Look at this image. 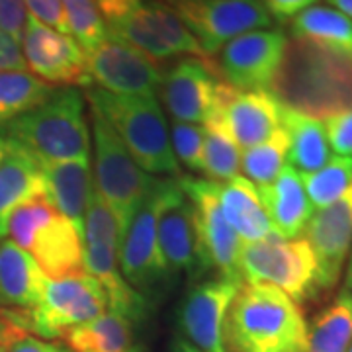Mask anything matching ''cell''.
Instances as JSON below:
<instances>
[{
  "label": "cell",
  "mask_w": 352,
  "mask_h": 352,
  "mask_svg": "<svg viewBox=\"0 0 352 352\" xmlns=\"http://www.w3.org/2000/svg\"><path fill=\"white\" fill-rule=\"evenodd\" d=\"M241 284L226 278H210L194 284L184 296L178 314L182 339L201 352H227L223 321Z\"/></svg>",
  "instance_id": "19"
},
{
  "label": "cell",
  "mask_w": 352,
  "mask_h": 352,
  "mask_svg": "<svg viewBox=\"0 0 352 352\" xmlns=\"http://www.w3.org/2000/svg\"><path fill=\"white\" fill-rule=\"evenodd\" d=\"M239 266L247 282L282 289L298 305L317 292V263L305 239H284L272 233L254 243H243Z\"/></svg>",
  "instance_id": "10"
},
{
  "label": "cell",
  "mask_w": 352,
  "mask_h": 352,
  "mask_svg": "<svg viewBox=\"0 0 352 352\" xmlns=\"http://www.w3.org/2000/svg\"><path fill=\"white\" fill-rule=\"evenodd\" d=\"M41 176L43 196L59 214L75 226L78 235L82 237L88 198L92 190L90 159L41 164Z\"/></svg>",
  "instance_id": "24"
},
{
  "label": "cell",
  "mask_w": 352,
  "mask_h": 352,
  "mask_svg": "<svg viewBox=\"0 0 352 352\" xmlns=\"http://www.w3.org/2000/svg\"><path fill=\"white\" fill-rule=\"evenodd\" d=\"M141 0H94L96 8L100 10L102 18L108 22H116L129 14Z\"/></svg>",
  "instance_id": "43"
},
{
  "label": "cell",
  "mask_w": 352,
  "mask_h": 352,
  "mask_svg": "<svg viewBox=\"0 0 352 352\" xmlns=\"http://www.w3.org/2000/svg\"><path fill=\"white\" fill-rule=\"evenodd\" d=\"M157 243L163 256L164 268L170 280L180 276L196 278V233L192 206L180 188L178 178L161 180V206L157 212Z\"/></svg>",
  "instance_id": "18"
},
{
  "label": "cell",
  "mask_w": 352,
  "mask_h": 352,
  "mask_svg": "<svg viewBox=\"0 0 352 352\" xmlns=\"http://www.w3.org/2000/svg\"><path fill=\"white\" fill-rule=\"evenodd\" d=\"M90 126L94 139V188L108 204L120 227V237L126 233L138 208L149 198L159 178L145 173L129 155L122 139L106 124L96 110L90 108Z\"/></svg>",
  "instance_id": "7"
},
{
  "label": "cell",
  "mask_w": 352,
  "mask_h": 352,
  "mask_svg": "<svg viewBox=\"0 0 352 352\" xmlns=\"http://www.w3.org/2000/svg\"><path fill=\"white\" fill-rule=\"evenodd\" d=\"M217 198L227 223L243 243H254L274 233L258 190L245 176L217 182Z\"/></svg>",
  "instance_id": "26"
},
{
  "label": "cell",
  "mask_w": 352,
  "mask_h": 352,
  "mask_svg": "<svg viewBox=\"0 0 352 352\" xmlns=\"http://www.w3.org/2000/svg\"><path fill=\"white\" fill-rule=\"evenodd\" d=\"M120 227L108 204L92 186L88 198L85 231H82V263L85 272L106 289L108 307L129 317L133 323L149 314V300L133 289L120 272Z\"/></svg>",
  "instance_id": "6"
},
{
  "label": "cell",
  "mask_w": 352,
  "mask_h": 352,
  "mask_svg": "<svg viewBox=\"0 0 352 352\" xmlns=\"http://www.w3.org/2000/svg\"><path fill=\"white\" fill-rule=\"evenodd\" d=\"M2 129L24 145L39 164L90 159L85 94L78 88H55L43 104Z\"/></svg>",
  "instance_id": "4"
},
{
  "label": "cell",
  "mask_w": 352,
  "mask_h": 352,
  "mask_svg": "<svg viewBox=\"0 0 352 352\" xmlns=\"http://www.w3.org/2000/svg\"><path fill=\"white\" fill-rule=\"evenodd\" d=\"M227 352H307L302 307L282 289L245 282L223 321Z\"/></svg>",
  "instance_id": "2"
},
{
  "label": "cell",
  "mask_w": 352,
  "mask_h": 352,
  "mask_svg": "<svg viewBox=\"0 0 352 352\" xmlns=\"http://www.w3.org/2000/svg\"><path fill=\"white\" fill-rule=\"evenodd\" d=\"M210 120L226 127L239 149H251L282 127V106L268 90H239L221 78Z\"/></svg>",
  "instance_id": "15"
},
{
  "label": "cell",
  "mask_w": 352,
  "mask_h": 352,
  "mask_svg": "<svg viewBox=\"0 0 352 352\" xmlns=\"http://www.w3.org/2000/svg\"><path fill=\"white\" fill-rule=\"evenodd\" d=\"M292 38H303L352 55V20L333 6H309L292 18Z\"/></svg>",
  "instance_id": "30"
},
{
  "label": "cell",
  "mask_w": 352,
  "mask_h": 352,
  "mask_svg": "<svg viewBox=\"0 0 352 352\" xmlns=\"http://www.w3.org/2000/svg\"><path fill=\"white\" fill-rule=\"evenodd\" d=\"M108 309V296L88 274L47 278L39 302L32 309H8L6 315L24 333H36L39 339H59L71 329L87 323Z\"/></svg>",
  "instance_id": "8"
},
{
  "label": "cell",
  "mask_w": 352,
  "mask_h": 352,
  "mask_svg": "<svg viewBox=\"0 0 352 352\" xmlns=\"http://www.w3.org/2000/svg\"><path fill=\"white\" fill-rule=\"evenodd\" d=\"M87 67L92 82L113 94L155 96L163 80V73L147 55L110 34L88 53Z\"/></svg>",
  "instance_id": "17"
},
{
  "label": "cell",
  "mask_w": 352,
  "mask_h": 352,
  "mask_svg": "<svg viewBox=\"0 0 352 352\" xmlns=\"http://www.w3.org/2000/svg\"><path fill=\"white\" fill-rule=\"evenodd\" d=\"M349 352H352V344H351V346H349Z\"/></svg>",
  "instance_id": "49"
},
{
  "label": "cell",
  "mask_w": 352,
  "mask_h": 352,
  "mask_svg": "<svg viewBox=\"0 0 352 352\" xmlns=\"http://www.w3.org/2000/svg\"><path fill=\"white\" fill-rule=\"evenodd\" d=\"M266 12L270 14L272 20L278 22H288L292 18H296L298 14L314 6L315 0H261Z\"/></svg>",
  "instance_id": "42"
},
{
  "label": "cell",
  "mask_w": 352,
  "mask_h": 352,
  "mask_svg": "<svg viewBox=\"0 0 352 352\" xmlns=\"http://www.w3.org/2000/svg\"><path fill=\"white\" fill-rule=\"evenodd\" d=\"M344 289L352 292V249L349 256V266H346V276H344Z\"/></svg>",
  "instance_id": "47"
},
{
  "label": "cell",
  "mask_w": 352,
  "mask_h": 352,
  "mask_svg": "<svg viewBox=\"0 0 352 352\" xmlns=\"http://www.w3.org/2000/svg\"><path fill=\"white\" fill-rule=\"evenodd\" d=\"M71 36L88 55L108 38V25L94 0H61Z\"/></svg>",
  "instance_id": "35"
},
{
  "label": "cell",
  "mask_w": 352,
  "mask_h": 352,
  "mask_svg": "<svg viewBox=\"0 0 352 352\" xmlns=\"http://www.w3.org/2000/svg\"><path fill=\"white\" fill-rule=\"evenodd\" d=\"M288 147V131L284 127H278L266 141L251 149H245L241 155V168L247 175V180L252 182L256 188L272 184L280 175V170L286 166Z\"/></svg>",
  "instance_id": "32"
},
{
  "label": "cell",
  "mask_w": 352,
  "mask_h": 352,
  "mask_svg": "<svg viewBox=\"0 0 352 352\" xmlns=\"http://www.w3.org/2000/svg\"><path fill=\"white\" fill-rule=\"evenodd\" d=\"M302 182L311 206L325 208L352 188V157H331L319 170L302 175Z\"/></svg>",
  "instance_id": "34"
},
{
  "label": "cell",
  "mask_w": 352,
  "mask_h": 352,
  "mask_svg": "<svg viewBox=\"0 0 352 352\" xmlns=\"http://www.w3.org/2000/svg\"><path fill=\"white\" fill-rule=\"evenodd\" d=\"M127 352H145V351H143V346H141V344H133V346H131Z\"/></svg>",
  "instance_id": "48"
},
{
  "label": "cell",
  "mask_w": 352,
  "mask_h": 352,
  "mask_svg": "<svg viewBox=\"0 0 352 352\" xmlns=\"http://www.w3.org/2000/svg\"><path fill=\"white\" fill-rule=\"evenodd\" d=\"M282 127L288 131L289 166L300 175H311L331 159L325 127L319 120L292 112L282 106Z\"/></svg>",
  "instance_id": "27"
},
{
  "label": "cell",
  "mask_w": 352,
  "mask_h": 352,
  "mask_svg": "<svg viewBox=\"0 0 352 352\" xmlns=\"http://www.w3.org/2000/svg\"><path fill=\"white\" fill-rule=\"evenodd\" d=\"M329 147L339 157H352V110L337 113L325 120Z\"/></svg>",
  "instance_id": "37"
},
{
  "label": "cell",
  "mask_w": 352,
  "mask_h": 352,
  "mask_svg": "<svg viewBox=\"0 0 352 352\" xmlns=\"http://www.w3.org/2000/svg\"><path fill=\"white\" fill-rule=\"evenodd\" d=\"M24 4L28 14L34 16L41 24L50 25L65 36H71L67 20H65L61 0H24Z\"/></svg>",
  "instance_id": "39"
},
{
  "label": "cell",
  "mask_w": 352,
  "mask_h": 352,
  "mask_svg": "<svg viewBox=\"0 0 352 352\" xmlns=\"http://www.w3.org/2000/svg\"><path fill=\"white\" fill-rule=\"evenodd\" d=\"M352 344V292L342 289L337 300L307 325V352H349Z\"/></svg>",
  "instance_id": "29"
},
{
  "label": "cell",
  "mask_w": 352,
  "mask_h": 352,
  "mask_svg": "<svg viewBox=\"0 0 352 352\" xmlns=\"http://www.w3.org/2000/svg\"><path fill=\"white\" fill-rule=\"evenodd\" d=\"M201 157V175L210 176L214 182H229L241 170V149L226 127L215 120H208Z\"/></svg>",
  "instance_id": "33"
},
{
  "label": "cell",
  "mask_w": 352,
  "mask_h": 352,
  "mask_svg": "<svg viewBox=\"0 0 352 352\" xmlns=\"http://www.w3.org/2000/svg\"><path fill=\"white\" fill-rule=\"evenodd\" d=\"M20 41L32 75L55 88H92L87 55L73 36H65L28 14Z\"/></svg>",
  "instance_id": "14"
},
{
  "label": "cell",
  "mask_w": 352,
  "mask_h": 352,
  "mask_svg": "<svg viewBox=\"0 0 352 352\" xmlns=\"http://www.w3.org/2000/svg\"><path fill=\"white\" fill-rule=\"evenodd\" d=\"M45 274L12 239L0 241V307L32 309L41 298Z\"/></svg>",
  "instance_id": "25"
},
{
  "label": "cell",
  "mask_w": 352,
  "mask_h": 352,
  "mask_svg": "<svg viewBox=\"0 0 352 352\" xmlns=\"http://www.w3.org/2000/svg\"><path fill=\"white\" fill-rule=\"evenodd\" d=\"M0 71H28L22 43L0 28Z\"/></svg>",
  "instance_id": "41"
},
{
  "label": "cell",
  "mask_w": 352,
  "mask_h": 352,
  "mask_svg": "<svg viewBox=\"0 0 352 352\" xmlns=\"http://www.w3.org/2000/svg\"><path fill=\"white\" fill-rule=\"evenodd\" d=\"M55 87L30 71H0V127L50 98Z\"/></svg>",
  "instance_id": "31"
},
{
  "label": "cell",
  "mask_w": 352,
  "mask_h": 352,
  "mask_svg": "<svg viewBox=\"0 0 352 352\" xmlns=\"http://www.w3.org/2000/svg\"><path fill=\"white\" fill-rule=\"evenodd\" d=\"M161 206V180L138 208L120 241V272L133 289L149 300L173 286L157 243V212Z\"/></svg>",
  "instance_id": "13"
},
{
  "label": "cell",
  "mask_w": 352,
  "mask_h": 352,
  "mask_svg": "<svg viewBox=\"0 0 352 352\" xmlns=\"http://www.w3.org/2000/svg\"><path fill=\"white\" fill-rule=\"evenodd\" d=\"M25 18L28 10L24 0H0V28L18 41L24 34Z\"/></svg>",
  "instance_id": "40"
},
{
  "label": "cell",
  "mask_w": 352,
  "mask_h": 352,
  "mask_svg": "<svg viewBox=\"0 0 352 352\" xmlns=\"http://www.w3.org/2000/svg\"><path fill=\"white\" fill-rule=\"evenodd\" d=\"M219 80L214 61L182 57L164 73L159 90L175 122L204 126L214 112Z\"/></svg>",
  "instance_id": "21"
},
{
  "label": "cell",
  "mask_w": 352,
  "mask_h": 352,
  "mask_svg": "<svg viewBox=\"0 0 352 352\" xmlns=\"http://www.w3.org/2000/svg\"><path fill=\"white\" fill-rule=\"evenodd\" d=\"M85 100L106 120L145 173L180 175L166 118L155 96H129L88 88Z\"/></svg>",
  "instance_id": "3"
},
{
  "label": "cell",
  "mask_w": 352,
  "mask_h": 352,
  "mask_svg": "<svg viewBox=\"0 0 352 352\" xmlns=\"http://www.w3.org/2000/svg\"><path fill=\"white\" fill-rule=\"evenodd\" d=\"M0 352H73L61 342L39 339L25 335L24 331H14L8 337L0 339Z\"/></svg>",
  "instance_id": "38"
},
{
  "label": "cell",
  "mask_w": 352,
  "mask_h": 352,
  "mask_svg": "<svg viewBox=\"0 0 352 352\" xmlns=\"http://www.w3.org/2000/svg\"><path fill=\"white\" fill-rule=\"evenodd\" d=\"M333 8H337L339 12H342L346 18L352 20V0H329Z\"/></svg>",
  "instance_id": "46"
},
{
  "label": "cell",
  "mask_w": 352,
  "mask_h": 352,
  "mask_svg": "<svg viewBox=\"0 0 352 352\" xmlns=\"http://www.w3.org/2000/svg\"><path fill=\"white\" fill-rule=\"evenodd\" d=\"M170 145L178 161L194 173H201V157H204V139L206 127L198 124H182L175 122L170 129Z\"/></svg>",
  "instance_id": "36"
},
{
  "label": "cell",
  "mask_w": 352,
  "mask_h": 352,
  "mask_svg": "<svg viewBox=\"0 0 352 352\" xmlns=\"http://www.w3.org/2000/svg\"><path fill=\"white\" fill-rule=\"evenodd\" d=\"M131 339L133 321L110 307L65 335L73 352H127L133 346Z\"/></svg>",
  "instance_id": "28"
},
{
  "label": "cell",
  "mask_w": 352,
  "mask_h": 352,
  "mask_svg": "<svg viewBox=\"0 0 352 352\" xmlns=\"http://www.w3.org/2000/svg\"><path fill=\"white\" fill-rule=\"evenodd\" d=\"M303 231L317 263L315 288L333 289L352 249V188L314 212Z\"/></svg>",
  "instance_id": "20"
},
{
  "label": "cell",
  "mask_w": 352,
  "mask_h": 352,
  "mask_svg": "<svg viewBox=\"0 0 352 352\" xmlns=\"http://www.w3.org/2000/svg\"><path fill=\"white\" fill-rule=\"evenodd\" d=\"M43 194L39 161L0 127V241L8 235L12 214Z\"/></svg>",
  "instance_id": "22"
},
{
  "label": "cell",
  "mask_w": 352,
  "mask_h": 352,
  "mask_svg": "<svg viewBox=\"0 0 352 352\" xmlns=\"http://www.w3.org/2000/svg\"><path fill=\"white\" fill-rule=\"evenodd\" d=\"M288 43L280 30H252L231 39L219 51V76L239 90H266Z\"/></svg>",
  "instance_id": "16"
},
{
  "label": "cell",
  "mask_w": 352,
  "mask_h": 352,
  "mask_svg": "<svg viewBox=\"0 0 352 352\" xmlns=\"http://www.w3.org/2000/svg\"><path fill=\"white\" fill-rule=\"evenodd\" d=\"M256 190L274 233L284 239H298L314 215V206L303 188L302 175L286 164L272 184Z\"/></svg>",
  "instance_id": "23"
},
{
  "label": "cell",
  "mask_w": 352,
  "mask_h": 352,
  "mask_svg": "<svg viewBox=\"0 0 352 352\" xmlns=\"http://www.w3.org/2000/svg\"><path fill=\"white\" fill-rule=\"evenodd\" d=\"M188 28L206 57L252 30H268L272 18L261 0H161Z\"/></svg>",
  "instance_id": "11"
},
{
  "label": "cell",
  "mask_w": 352,
  "mask_h": 352,
  "mask_svg": "<svg viewBox=\"0 0 352 352\" xmlns=\"http://www.w3.org/2000/svg\"><path fill=\"white\" fill-rule=\"evenodd\" d=\"M14 331H22V329H18L16 325H14L12 321L8 319L6 311H0V339L8 337L10 333H14Z\"/></svg>",
  "instance_id": "44"
},
{
  "label": "cell",
  "mask_w": 352,
  "mask_h": 352,
  "mask_svg": "<svg viewBox=\"0 0 352 352\" xmlns=\"http://www.w3.org/2000/svg\"><path fill=\"white\" fill-rule=\"evenodd\" d=\"M170 352H201V351H198L194 344H190L186 339L176 337V339L170 342Z\"/></svg>",
  "instance_id": "45"
},
{
  "label": "cell",
  "mask_w": 352,
  "mask_h": 352,
  "mask_svg": "<svg viewBox=\"0 0 352 352\" xmlns=\"http://www.w3.org/2000/svg\"><path fill=\"white\" fill-rule=\"evenodd\" d=\"M266 90L292 112L329 120L352 110V55L311 39H288Z\"/></svg>",
  "instance_id": "1"
},
{
  "label": "cell",
  "mask_w": 352,
  "mask_h": 352,
  "mask_svg": "<svg viewBox=\"0 0 352 352\" xmlns=\"http://www.w3.org/2000/svg\"><path fill=\"white\" fill-rule=\"evenodd\" d=\"M8 235L41 268L45 278L59 280L85 274L82 237L41 194L22 204L10 217Z\"/></svg>",
  "instance_id": "5"
},
{
  "label": "cell",
  "mask_w": 352,
  "mask_h": 352,
  "mask_svg": "<svg viewBox=\"0 0 352 352\" xmlns=\"http://www.w3.org/2000/svg\"><path fill=\"white\" fill-rule=\"evenodd\" d=\"M194 217L198 274L214 272V278L243 282L241 276V247L243 241L227 223L217 198V182L206 178L178 176Z\"/></svg>",
  "instance_id": "9"
},
{
  "label": "cell",
  "mask_w": 352,
  "mask_h": 352,
  "mask_svg": "<svg viewBox=\"0 0 352 352\" xmlns=\"http://www.w3.org/2000/svg\"><path fill=\"white\" fill-rule=\"evenodd\" d=\"M108 34L141 51L153 63L180 55L208 59L188 28L161 0H141L124 18L108 22Z\"/></svg>",
  "instance_id": "12"
}]
</instances>
